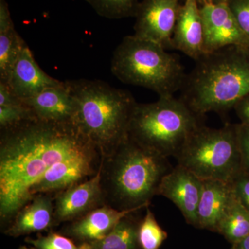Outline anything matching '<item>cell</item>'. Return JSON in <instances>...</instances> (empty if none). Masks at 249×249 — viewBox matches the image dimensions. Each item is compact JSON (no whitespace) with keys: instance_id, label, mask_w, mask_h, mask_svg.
Masks as SVG:
<instances>
[{"instance_id":"23","label":"cell","mask_w":249,"mask_h":249,"mask_svg":"<svg viewBox=\"0 0 249 249\" xmlns=\"http://www.w3.org/2000/svg\"><path fill=\"white\" fill-rule=\"evenodd\" d=\"M36 117L30 107L24 101L17 104L0 106V129L15 127Z\"/></svg>"},{"instance_id":"11","label":"cell","mask_w":249,"mask_h":249,"mask_svg":"<svg viewBox=\"0 0 249 249\" xmlns=\"http://www.w3.org/2000/svg\"><path fill=\"white\" fill-rule=\"evenodd\" d=\"M202 180L178 164L162 178L157 196L173 201L188 224L196 227V212L200 200Z\"/></svg>"},{"instance_id":"10","label":"cell","mask_w":249,"mask_h":249,"mask_svg":"<svg viewBox=\"0 0 249 249\" xmlns=\"http://www.w3.org/2000/svg\"><path fill=\"white\" fill-rule=\"evenodd\" d=\"M55 225L83 217L104 206L101 186V168L93 178L73 185L53 196Z\"/></svg>"},{"instance_id":"18","label":"cell","mask_w":249,"mask_h":249,"mask_svg":"<svg viewBox=\"0 0 249 249\" xmlns=\"http://www.w3.org/2000/svg\"><path fill=\"white\" fill-rule=\"evenodd\" d=\"M137 212L123 218L106 237L92 243L82 244L83 249H141L139 229L141 220Z\"/></svg>"},{"instance_id":"3","label":"cell","mask_w":249,"mask_h":249,"mask_svg":"<svg viewBox=\"0 0 249 249\" xmlns=\"http://www.w3.org/2000/svg\"><path fill=\"white\" fill-rule=\"evenodd\" d=\"M196 62L181 98L197 115L234 109L249 94V49L225 47Z\"/></svg>"},{"instance_id":"28","label":"cell","mask_w":249,"mask_h":249,"mask_svg":"<svg viewBox=\"0 0 249 249\" xmlns=\"http://www.w3.org/2000/svg\"><path fill=\"white\" fill-rule=\"evenodd\" d=\"M240 124L249 127V94L242 98L234 107Z\"/></svg>"},{"instance_id":"22","label":"cell","mask_w":249,"mask_h":249,"mask_svg":"<svg viewBox=\"0 0 249 249\" xmlns=\"http://www.w3.org/2000/svg\"><path fill=\"white\" fill-rule=\"evenodd\" d=\"M98 14L110 19L135 16L138 0H85Z\"/></svg>"},{"instance_id":"25","label":"cell","mask_w":249,"mask_h":249,"mask_svg":"<svg viewBox=\"0 0 249 249\" xmlns=\"http://www.w3.org/2000/svg\"><path fill=\"white\" fill-rule=\"evenodd\" d=\"M237 142L240 152L242 173L249 175V127L236 124Z\"/></svg>"},{"instance_id":"15","label":"cell","mask_w":249,"mask_h":249,"mask_svg":"<svg viewBox=\"0 0 249 249\" xmlns=\"http://www.w3.org/2000/svg\"><path fill=\"white\" fill-rule=\"evenodd\" d=\"M235 196L232 183L202 180L196 228L217 232L219 224Z\"/></svg>"},{"instance_id":"31","label":"cell","mask_w":249,"mask_h":249,"mask_svg":"<svg viewBox=\"0 0 249 249\" xmlns=\"http://www.w3.org/2000/svg\"><path fill=\"white\" fill-rule=\"evenodd\" d=\"M18 249H36L35 248V247H27V246H21L20 247H19V248H18Z\"/></svg>"},{"instance_id":"13","label":"cell","mask_w":249,"mask_h":249,"mask_svg":"<svg viewBox=\"0 0 249 249\" xmlns=\"http://www.w3.org/2000/svg\"><path fill=\"white\" fill-rule=\"evenodd\" d=\"M171 49L180 51L195 61L205 53L204 23L197 0H186L180 6Z\"/></svg>"},{"instance_id":"20","label":"cell","mask_w":249,"mask_h":249,"mask_svg":"<svg viewBox=\"0 0 249 249\" xmlns=\"http://www.w3.org/2000/svg\"><path fill=\"white\" fill-rule=\"evenodd\" d=\"M217 232L232 245L238 243L249 235V213L237 196L228 209Z\"/></svg>"},{"instance_id":"26","label":"cell","mask_w":249,"mask_h":249,"mask_svg":"<svg viewBox=\"0 0 249 249\" xmlns=\"http://www.w3.org/2000/svg\"><path fill=\"white\" fill-rule=\"evenodd\" d=\"M228 4L249 40V0H230Z\"/></svg>"},{"instance_id":"32","label":"cell","mask_w":249,"mask_h":249,"mask_svg":"<svg viewBox=\"0 0 249 249\" xmlns=\"http://www.w3.org/2000/svg\"><path fill=\"white\" fill-rule=\"evenodd\" d=\"M231 249H237V247H236L235 245H232V247Z\"/></svg>"},{"instance_id":"9","label":"cell","mask_w":249,"mask_h":249,"mask_svg":"<svg viewBox=\"0 0 249 249\" xmlns=\"http://www.w3.org/2000/svg\"><path fill=\"white\" fill-rule=\"evenodd\" d=\"M205 53L228 47L249 49V40L228 3H206L201 8Z\"/></svg>"},{"instance_id":"14","label":"cell","mask_w":249,"mask_h":249,"mask_svg":"<svg viewBox=\"0 0 249 249\" xmlns=\"http://www.w3.org/2000/svg\"><path fill=\"white\" fill-rule=\"evenodd\" d=\"M65 82L49 76L40 68L26 44L11 72L7 84L14 94L24 101L43 90L61 86Z\"/></svg>"},{"instance_id":"5","label":"cell","mask_w":249,"mask_h":249,"mask_svg":"<svg viewBox=\"0 0 249 249\" xmlns=\"http://www.w3.org/2000/svg\"><path fill=\"white\" fill-rule=\"evenodd\" d=\"M111 70L125 84L142 87L160 97L174 96L186 74L181 62L164 47L134 35L124 37L111 59Z\"/></svg>"},{"instance_id":"7","label":"cell","mask_w":249,"mask_h":249,"mask_svg":"<svg viewBox=\"0 0 249 249\" xmlns=\"http://www.w3.org/2000/svg\"><path fill=\"white\" fill-rule=\"evenodd\" d=\"M175 158L201 180L232 183L242 173L236 124L219 129L200 124Z\"/></svg>"},{"instance_id":"16","label":"cell","mask_w":249,"mask_h":249,"mask_svg":"<svg viewBox=\"0 0 249 249\" xmlns=\"http://www.w3.org/2000/svg\"><path fill=\"white\" fill-rule=\"evenodd\" d=\"M53 195L35 196L18 211L4 235L16 237L34 232H50L56 227L54 218Z\"/></svg>"},{"instance_id":"24","label":"cell","mask_w":249,"mask_h":249,"mask_svg":"<svg viewBox=\"0 0 249 249\" xmlns=\"http://www.w3.org/2000/svg\"><path fill=\"white\" fill-rule=\"evenodd\" d=\"M36 249H83L81 245L59 232L50 231L47 235L39 234L36 238L27 237L24 240Z\"/></svg>"},{"instance_id":"29","label":"cell","mask_w":249,"mask_h":249,"mask_svg":"<svg viewBox=\"0 0 249 249\" xmlns=\"http://www.w3.org/2000/svg\"><path fill=\"white\" fill-rule=\"evenodd\" d=\"M235 245L237 249H249V235Z\"/></svg>"},{"instance_id":"1","label":"cell","mask_w":249,"mask_h":249,"mask_svg":"<svg viewBox=\"0 0 249 249\" xmlns=\"http://www.w3.org/2000/svg\"><path fill=\"white\" fill-rule=\"evenodd\" d=\"M103 156L73 122L32 119L1 130L0 224L4 232L40 194L55 196L97 175Z\"/></svg>"},{"instance_id":"6","label":"cell","mask_w":249,"mask_h":249,"mask_svg":"<svg viewBox=\"0 0 249 249\" xmlns=\"http://www.w3.org/2000/svg\"><path fill=\"white\" fill-rule=\"evenodd\" d=\"M201 116L184 101L173 96L156 102L138 103L129 124L128 136L142 146L169 158L176 157Z\"/></svg>"},{"instance_id":"8","label":"cell","mask_w":249,"mask_h":249,"mask_svg":"<svg viewBox=\"0 0 249 249\" xmlns=\"http://www.w3.org/2000/svg\"><path fill=\"white\" fill-rule=\"evenodd\" d=\"M180 6L178 0H142L136 12L134 35L171 48Z\"/></svg>"},{"instance_id":"12","label":"cell","mask_w":249,"mask_h":249,"mask_svg":"<svg viewBox=\"0 0 249 249\" xmlns=\"http://www.w3.org/2000/svg\"><path fill=\"white\" fill-rule=\"evenodd\" d=\"M138 211H119L104 205L76 220L67 223L59 232L70 237L78 245L92 243L107 235L123 218Z\"/></svg>"},{"instance_id":"30","label":"cell","mask_w":249,"mask_h":249,"mask_svg":"<svg viewBox=\"0 0 249 249\" xmlns=\"http://www.w3.org/2000/svg\"><path fill=\"white\" fill-rule=\"evenodd\" d=\"M203 4L206 3H212V4H219V3H228L230 0H201Z\"/></svg>"},{"instance_id":"19","label":"cell","mask_w":249,"mask_h":249,"mask_svg":"<svg viewBox=\"0 0 249 249\" xmlns=\"http://www.w3.org/2000/svg\"><path fill=\"white\" fill-rule=\"evenodd\" d=\"M25 45L11 18L0 21V82L7 84Z\"/></svg>"},{"instance_id":"27","label":"cell","mask_w":249,"mask_h":249,"mask_svg":"<svg viewBox=\"0 0 249 249\" xmlns=\"http://www.w3.org/2000/svg\"><path fill=\"white\" fill-rule=\"evenodd\" d=\"M232 184L235 196L249 213V175L241 173Z\"/></svg>"},{"instance_id":"2","label":"cell","mask_w":249,"mask_h":249,"mask_svg":"<svg viewBox=\"0 0 249 249\" xmlns=\"http://www.w3.org/2000/svg\"><path fill=\"white\" fill-rule=\"evenodd\" d=\"M173 168L168 157L142 146L127 134L103 158L104 205L119 211L146 209L157 196L162 178Z\"/></svg>"},{"instance_id":"4","label":"cell","mask_w":249,"mask_h":249,"mask_svg":"<svg viewBox=\"0 0 249 249\" xmlns=\"http://www.w3.org/2000/svg\"><path fill=\"white\" fill-rule=\"evenodd\" d=\"M74 101L73 124L103 157L128 134L137 103L132 93L99 80H67Z\"/></svg>"},{"instance_id":"17","label":"cell","mask_w":249,"mask_h":249,"mask_svg":"<svg viewBox=\"0 0 249 249\" xmlns=\"http://www.w3.org/2000/svg\"><path fill=\"white\" fill-rule=\"evenodd\" d=\"M23 101L37 120L55 124L73 122L74 101L66 81L61 86L48 88Z\"/></svg>"},{"instance_id":"21","label":"cell","mask_w":249,"mask_h":249,"mask_svg":"<svg viewBox=\"0 0 249 249\" xmlns=\"http://www.w3.org/2000/svg\"><path fill=\"white\" fill-rule=\"evenodd\" d=\"M168 238V232L157 222L155 214L146 208L145 216L141 220L139 229V241L141 249H160Z\"/></svg>"}]
</instances>
